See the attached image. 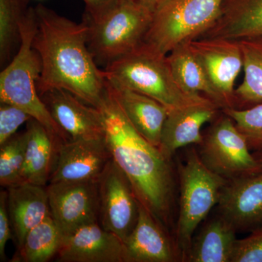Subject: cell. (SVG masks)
Listing matches in <instances>:
<instances>
[{
  "mask_svg": "<svg viewBox=\"0 0 262 262\" xmlns=\"http://www.w3.org/2000/svg\"><path fill=\"white\" fill-rule=\"evenodd\" d=\"M97 108L102 116L104 139L112 158L130 181L138 201L169 233L174 232L176 177L172 160L134 128L107 81Z\"/></svg>",
  "mask_w": 262,
  "mask_h": 262,
  "instance_id": "1",
  "label": "cell"
},
{
  "mask_svg": "<svg viewBox=\"0 0 262 262\" xmlns=\"http://www.w3.org/2000/svg\"><path fill=\"white\" fill-rule=\"evenodd\" d=\"M34 10L37 32L33 46L42 63L39 96L63 89L97 108L106 91V79L90 51L87 22L76 23L40 4Z\"/></svg>",
  "mask_w": 262,
  "mask_h": 262,
  "instance_id": "2",
  "label": "cell"
},
{
  "mask_svg": "<svg viewBox=\"0 0 262 262\" xmlns=\"http://www.w3.org/2000/svg\"><path fill=\"white\" fill-rule=\"evenodd\" d=\"M103 72L108 82L154 98L168 112L213 103L206 96L186 92L176 80L167 55L144 42L105 67Z\"/></svg>",
  "mask_w": 262,
  "mask_h": 262,
  "instance_id": "3",
  "label": "cell"
},
{
  "mask_svg": "<svg viewBox=\"0 0 262 262\" xmlns=\"http://www.w3.org/2000/svg\"><path fill=\"white\" fill-rule=\"evenodd\" d=\"M37 32L34 8H29L20 24L18 52L0 74V101L21 108L63 142L70 136L55 122L37 90L42 63L33 46Z\"/></svg>",
  "mask_w": 262,
  "mask_h": 262,
  "instance_id": "4",
  "label": "cell"
},
{
  "mask_svg": "<svg viewBox=\"0 0 262 262\" xmlns=\"http://www.w3.org/2000/svg\"><path fill=\"white\" fill-rule=\"evenodd\" d=\"M154 13L136 0H115L98 18L84 15L88 43L98 65L106 67L144 42Z\"/></svg>",
  "mask_w": 262,
  "mask_h": 262,
  "instance_id": "5",
  "label": "cell"
},
{
  "mask_svg": "<svg viewBox=\"0 0 262 262\" xmlns=\"http://www.w3.org/2000/svg\"><path fill=\"white\" fill-rule=\"evenodd\" d=\"M178 174L180 196L174 241L185 261L196 229L218 204L227 180L207 168L194 147L188 150Z\"/></svg>",
  "mask_w": 262,
  "mask_h": 262,
  "instance_id": "6",
  "label": "cell"
},
{
  "mask_svg": "<svg viewBox=\"0 0 262 262\" xmlns=\"http://www.w3.org/2000/svg\"><path fill=\"white\" fill-rule=\"evenodd\" d=\"M224 0H168L155 12L144 42L168 55L182 43L203 37L220 14Z\"/></svg>",
  "mask_w": 262,
  "mask_h": 262,
  "instance_id": "7",
  "label": "cell"
},
{
  "mask_svg": "<svg viewBox=\"0 0 262 262\" xmlns=\"http://www.w3.org/2000/svg\"><path fill=\"white\" fill-rule=\"evenodd\" d=\"M198 155L212 172L227 181L262 171L234 120L222 111L203 134Z\"/></svg>",
  "mask_w": 262,
  "mask_h": 262,
  "instance_id": "8",
  "label": "cell"
},
{
  "mask_svg": "<svg viewBox=\"0 0 262 262\" xmlns=\"http://www.w3.org/2000/svg\"><path fill=\"white\" fill-rule=\"evenodd\" d=\"M98 222L125 241L137 222L139 201L130 181L113 158L98 179Z\"/></svg>",
  "mask_w": 262,
  "mask_h": 262,
  "instance_id": "9",
  "label": "cell"
},
{
  "mask_svg": "<svg viewBox=\"0 0 262 262\" xmlns=\"http://www.w3.org/2000/svg\"><path fill=\"white\" fill-rule=\"evenodd\" d=\"M47 192L52 218L63 237L98 222V180L51 183Z\"/></svg>",
  "mask_w": 262,
  "mask_h": 262,
  "instance_id": "10",
  "label": "cell"
},
{
  "mask_svg": "<svg viewBox=\"0 0 262 262\" xmlns=\"http://www.w3.org/2000/svg\"><path fill=\"white\" fill-rule=\"evenodd\" d=\"M189 45L222 98L225 108H234V83L244 70L238 40L201 37L190 41Z\"/></svg>",
  "mask_w": 262,
  "mask_h": 262,
  "instance_id": "11",
  "label": "cell"
},
{
  "mask_svg": "<svg viewBox=\"0 0 262 262\" xmlns=\"http://www.w3.org/2000/svg\"><path fill=\"white\" fill-rule=\"evenodd\" d=\"M111 158L104 139L62 143L48 184L98 180Z\"/></svg>",
  "mask_w": 262,
  "mask_h": 262,
  "instance_id": "12",
  "label": "cell"
},
{
  "mask_svg": "<svg viewBox=\"0 0 262 262\" xmlns=\"http://www.w3.org/2000/svg\"><path fill=\"white\" fill-rule=\"evenodd\" d=\"M219 214L237 232H251L262 225V171L227 181L221 192Z\"/></svg>",
  "mask_w": 262,
  "mask_h": 262,
  "instance_id": "13",
  "label": "cell"
},
{
  "mask_svg": "<svg viewBox=\"0 0 262 262\" xmlns=\"http://www.w3.org/2000/svg\"><path fill=\"white\" fill-rule=\"evenodd\" d=\"M55 122L71 139H104L101 112L63 89H52L41 95Z\"/></svg>",
  "mask_w": 262,
  "mask_h": 262,
  "instance_id": "14",
  "label": "cell"
},
{
  "mask_svg": "<svg viewBox=\"0 0 262 262\" xmlns=\"http://www.w3.org/2000/svg\"><path fill=\"white\" fill-rule=\"evenodd\" d=\"M56 256L61 262H127L124 241L98 222L63 237Z\"/></svg>",
  "mask_w": 262,
  "mask_h": 262,
  "instance_id": "15",
  "label": "cell"
},
{
  "mask_svg": "<svg viewBox=\"0 0 262 262\" xmlns=\"http://www.w3.org/2000/svg\"><path fill=\"white\" fill-rule=\"evenodd\" d=\"M124 244L127 262L182 261L170 233L139 202L137 222Z\"/></svg>",
  "mask_w": 262,
  "mask_h": 262,
  "instance_id": "16",
  "label": "cell"
},
{
  "mask_svg": "<svg viewBox=\"0 0 262 262\" xmlns=\"http://www.w3.org/2000/svg\"><path fill=\"white\" fill-rule=\"evenodd\" d=\"M222 111L215 103L196 105L168 112L162 130L159 149L168 159H173L177 150L202 142V127L213 121Z\"/></svg>",
  "mask_w": 262,
  "mask_h": 262,
  "instance_id": "17",
  "label": "cell"
},
{
  "mask_svg": "<svg viewBox=\"0 0 262 262\" xmlns=\"http://www.w3.org/2000/svg\"><path fill=\"white\" fill-rule=\"evenodd\" d=\"M8 211L17 249L27 233L51 215L47 188L35 184H17L7 188Z\"/></svg>",
  "mask_w": 262,
  "mask_h": 262,
  "instance_id": "18",
  "label": "cell"
},
{
  "mask_svg": "<svg viewBox=\"0 0 262 262\" xmlns=\"http://www.w3.org/2000/svg\"><path fill=\"white\" fill-rule=\"evenodd\" d=\"M25 133V160L20 184L45 187L53 173L58 146L64 142L33 118L27 122Z\"/></svg>",
  "mask_w": 262,
  "mask_h": 262,
  "instance_id": "19",
  "label": "cell"
},
{
  "mask_svg": "<svg viewBox=\"0 0 262 262\" xmlns=\"http://www.w3.org/2000/svg\"><path fill=\"white\" fill-rule=\"evenodd\" d=\"M107 84L134 128L149 143L159 148L168 108L146 95L108 81Z\"/></svg>",
  "mask_w": 262,
  "mask_h": 262,
  "instance_id": "20",
  "label": "cell"
},
{
  "mask_svg": "<svg viewBox=\"0 0 262 262\" xmlns=\"http://www.w3.org/2000/svg\"><path fill=\"white\" fill-rule=\"evenodd\" d=\"M262 36V0H224L220 14L201 37L241 39Z\"/></svg>",
  "mask_w": 262,
  "mask_h": 262,
  "instance_id": "21",
  "label": "cell"
},
{
  "mask_svg": "<svg viewBox=\"0 0 262 262\" xmlns=\"http://www.w3.org/2000/svg\"><path fill=\"white\" fill-rule=\"evenodd\" d=\"M236 233L233 226L218 213L194 236L185 261L231 262Z\"/></svg>",
  "mask_w": 262,
  "mask_h": 262,
  "instance_id": "22",
  "label": "cell"
},
{
  "mask_svg": "<svg viewBox=\"0 0 262 262\" xmlns=\"http://www.w3.org/2000/svg\"><path fill=\"white\" fill-rule=\"evenodd\" d=\"M172 73L186 92L202 95L211 99L223 110V101L212 85L206 70L190 47L189 42L182 43L167 55Z\"/></svg>",
  "mask_w": 262,
  "mask_h": 262,
  "instance_id": "23",
  "label": "cell"
},
{
  "mask_svg": "<svg viewBox=\"0 0 262 262\" xmlns=\"http://www.w3.org/2000/svg\"><path fill=\"white\" fill-rule=\"evenodd\" d=\"M244 59V78L234 91V108L262 103V36L237 39Z\"/></svg>",
  "mask_w": 262,
  "mask_h": 262,
  "instance_id": "24",
  "label": "cell"
},
{
  "mask_svg": "<svg viewBox=\"0 0 262 262\" xmlns=\"http://www.w3.org/2000/svg\"><path fill=\"white\" fill-rule=\"evenodd\" d=\"M63 236L51 215L34 227L26 235L17 249L13 262H46L57 256Z\"/></svg>",
  "mask_w": 262,
  "mask_h": 262,
  "instance_id": "25",
  "label": "cell"
},
{
  "mask_svg": "<svg viewBox=\"0 0 262 262\" xmlns=\"http://www.w3.org/2000/svg\"><path fill=\"white\" fill-rule=\"evenodd\" d=\"M27 0H0V60L10 59L13 49L20 45V24L27 13Z\"/></svg>",
  "mask_w": 262,
  "mask_h": 262,
  "instance_id": "26",
  "label": "cell"
},
{
  "mask_svg": "<svg viewBox=\"0 0 262 262\" xmlns=\"http://www.w3.org/2000/svg\"><path fill=\"white\" fill-rule=\"evenodd\" d=\"M26 133L15 134L0 145V184L8 188L21 183L25 160Z\"/></svg>",
  "mask_w": 262,
  "mask_h": 262,
  "instance_id": "27",
  "label": "cell"
},
{
  "mask_svg": "<svg viewBox=\"0 0 262 262\" xmlns=\"http://www.w3.org/2000/svg\"><path fill=\"white\" fill-rule=\"evenodd\" d=\"M222 111L234 120L251 151L262 150V103L245 110L228 108Z\"/></svg>",
  "mask_w": 262,
  "mask_h": 262,
  "instance_id": "28",
  "label": "cell"
},
{
  "mask_svg": "<svg viewBox=\"0 0 262 262\" xmlns=\"http://www.w3.org/2000/svg\"><path fill=\"white\" fill-rule=\"evenodd\" d=\"M231 262H262V225L237 239Z\"/></svg>",
  "mask_w": 262,
  "mask_h": 262,
  "instance_id": "29",
  "label": "cell"
},
{
  "mask_svg": "<svg viewBox=\"0 0 262 262\" xmlns=\"http://www.w3.org/2000/svg\"><path fill=\"white\" fill-rule=\"evenodd\" d=\"M32 117L21 108L1 103L0 106V145L16 134L20 125L28 122Z\"/></svg>",
  "mask_w": 262,
  "mask_h": 262,
  "instance_id": "30",
  "label": "cell"
},
{
  "mask_svg": "<svg viewBox=\"0 0 262 262\" xmlns=\"http://www.w3.org/2000/svg\"><path fill=\"white\" fill-rule=\"evenodd\" d=\"M7 199L8 192L7 190H2L0 192V259L2 261L6 259L5 247L7 243L13 237Z\"/></svg>",
  "mask_w": 262,
  "mask_h": 262,
  "instance_id": "31",
  "label": "cell"
},
{
  "mask_svg": "<svg viewBox=\"0 0 262 262\" xmlns=\"http://www.w3.org/2000/svg\"><path fill=\"white\" fill-rule=\"evenodd\" d=\"M86 8V16L96 18L108 9L115 0H82Z\"/></svg>",
  "mask_w": 262,
  "mask_h": 262,
  "instance_id": "32",
  "label": "cell"
},
{
  "mask_svg": "<svg viewBox=\"0 0 262 262\" xmlns=\"http://www.w3.org/2000/svg\"><path fill=\"white\" fill-rule=\"evenodd\" d=\"M136 1L149 8L155 13V12L168 0H136Z\"/></svg>",
  "mask_w": 262,
  "mask_h": 262,
  "instance_id": "33",
  "label": "cell"
},
{
  "mask_svg": "<svg viewBox=\"0 0 262 262\" xmlns=\"http://www.w3.org/2000/svg\"><path fill=\"white\" fill-rule=\"evenodd\" d=\"M253 154L254 155L255 158L257 160L258 164H259L260 168H261V170H262V150L257 151H253Z\"/></svg>",
  "mask_w": 262,
  "mask_h": 262,
  "instance_id": "34",
  "label": "cell"
}]
</instances>
